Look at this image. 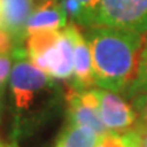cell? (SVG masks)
Returning <instances> with one entry per match:
<instances>
[{
	"mask_svg": "<svg viewBox=\"0 0 147 147\" xmlns=\"http://www.w3.org/2000/svg\"><path fill=\"white\" fill-rule=\"evenodd\" d=\"M10 75L11 113L14 136L32 134L44 125L60 108L63 93L56 79L36 67L27 59L25 48L12 52Z\"/></svg>",
	"mask_w": 147,
	"mask_h": 147,
	"instance_id": "cell-1",
	"label": "cell"
},
{
	"mask_svg": "<svg viewBox=\"0 0 147 147\" xmlns=\"http://www.w3.org/2000/svg\"><path fill=\"white\" fill-rule=\"evenodd\" d=\"M95 86L121 93L135 79L143 51V36L109 26L84 27Z\"/></svg>",
	"mask_w": 147,
	"mask_h": 147,
	"instance_id": "cell-2",
	"label": "cell"
},
{
	"mask_svg": "<svg viewBox=\"0 0 147 147\" xmlns=\"http://www.w3.org/2000/svg\"><path fill=\"white\" fill-rule=\"evenodd\" d=\"M78 25L61 30H41L27 34L25 51L36 67L56 80H68L74 71V36Z\"/></svg>",
	"mask_w": 147,
	"mask_h": 147,
	"instance_id": "cell-3",
	"label": "cell"
},
{
	"mask_svg": "<svg viewBox=\"0 0 147 147\" xmlns=\"http://www.w3.org/2000/svg\"><path fill=\"white\" fill-rule=\"evenodd\" d=\"M95 26L147 34V0H101Z\"/></svg>",
	"mask_w": 147,
	"mask_h": 147,
	"instance_id": "cell-4",
	"label": "cell"
},
{
	"mask_svg": "<svg viewBox=\"0 0 147 147\" xmlns=\"http://www.w3.org/2000/svg\"><path fill=\"white\" fill-rule=\"evenodd\" d=\"M98 100L101 120L110 132L124 134L135 128L138 113L134 106L121 97L120 93L105 89H94Z\"/></svg>",
	"mask_w": 147,
	"mask_h": 147,
	"instance_id": "cell-5",
	"label": "cell"
},
{
	"mask_svg": "<svg viewBox=\"0 0 147 147\" xmlns=\"http://www.w3.org/2000/svg\"><path fill=\"white\" fill-rule=\"evenodd\" d=\"M64 100L67 104V119L68 123L75 125L89 127L100 136L109 132L101 120L98 100L94 89L75 90L71 89L65 93Z\"/></svg>",
	"mask_w": 147,
	"mask_h": 147,
	"instance_id": "cell-6",
	"label": "cell"
},
{
	"mask_svg": "<svg viewBox=\"0 0 147 147\" xmlns=\"http://www.w3.org/2000/svg\"><path fill=\"white\" fill-rule=\"evenodd\" d=\"M33 4L34 0H0V18L3 27L14 40L16 48L25 47L26 27L32 15Z\"/></svg>",
	"mask_w": 147,
	"mask_h": 147,
	"instance_id": "cell-7",
	"label": "cell"
},
{
	"mask_svg": "<svg viewBox=\"0 0 147 147\" xmlns=\"http://www.w3.org/2000/svg\"><path fill=\"white\" fill-rule=\"evenodd\" d=\"M68 25L63 0H34L32 15L26 27L27 34L41 30H61Z\"/></svg>",
	"mask_w": 147,
	"mask_h": 147,
	"instance_id": "cell-8",
	"label": "cell"
},
{
	"mask_svg": "<svg viewBox=\"0 0 147 147\" xmlns=\"http://www.w3.org/2000/svg\"><path fill=\"white\" fill-rule=\"evenodd\" d=\"M69 80L75 90H89L95 86L90 47L78 26L74 36V71Z\"/></svg>",
	"mask_w": 147,
	"mask_h": 147,
	"instance_id": "cell-9",
	"label": "cell"
},
{
	"mask_svg": "<svg viewBox=\"0 0 147 147\" xmlns=\"http://www.w3.org/2000/svg\"><path fill=\"white\" fill-rule=\"evenodd\" d=\"M100 135L89 127L67 123L59 134L55 147H95Z\"/></svg>",
	"mask_w": 147,
	"mask_h": 147,
	"instance_id": "cell-10",
	"label": "cell"
},
{
	"mask_svg": "<svg viewBox=\"0 0 147 147\" xmlns=\"http://www.w3.org/2000/svg\"><path fill=\"white\" fill-rule=\"evenodd\" d=\"M147 93V38L143 44V51L140 55V61L138 67V72L132 83L128 86V89L124 91V94L132 100L136 95L146 94Z\"/></svg>",
	"mask_w": 147,
	"mask_h": 147,
	"instance_id": "cell-11",
	"label": "cell"
},
{
	"mask_svg": "<svg viewBox=\"0 0 147 147\" xmlns=\"http://www.w3.org/2000/svg\"><path fill=\"white\" fill-rule=\"evenodd\" d=\"M14 64L12 53H0V104L3 101L7 84L10 83V75Z\"/></svg>",
	"mask_w": 147,
	"mask_h": 147,
	"instance_id": "cell-12",
	"label": "cell"
},
{
	"mask_svg": "<svg viewBox=\"0 0 147 147\" xmlns=\"http://www.w3.org/2000/svg\"><path fill=\"white\" fill-rule=\"evenodd\" d=\"M134 109L138 113V123L135 127L147 128V93L146 94L136 95L131 100Z\"/></svg>",
	"mask_w": 147,
	"mask_h": 147,
	"instance_id": "cell-13",
	"label": "cell"
},
{
	"mask_svg": "<svg viewBox=\"0 0 147 147\" xmlns=\"http://www.w3.org/2000/svg\"><path fill=\"white\" fill-rule=\"evenodd\" d=\"M76 1L84 11V18H86V26L84 27L95 26L98 5H100L101 0H76Z\"/></svg>",
	"mask_w": 147,
	"mask_h": 147,
	"instance_id": "cell-14",
	"label": "cell"
},
{
	"mask_svg": "<svg viewBox=\"0 0 147 147\" xmlns=\"http://www.w3.org/2000/svg\"><path fill=\"white\" fill-rule=\"evenodd\" d=\"M95 147H129L123 134L117 132H106L102 136H100Z\"/></svg>",
	"mask_w": 147,
	"mask_h": 147,
	"instance_id": "cell-15",
	"label": "cell"
},
{
	"mask_svg": "<svg viewBox=\"0 0 147 147\" xmlns=\"http://www.w3.org/2000/svg\"><path fill=\"white\" fill-rule=\"evenodd\" d=\"M139 135H140V147H147V128H140V127H135Z\"/></svg>",
	"mask_w": 147,
	"mask_h": 147,
	"instance_id": "cell-16",
	"label": "cell"
},
{
	"mask_svg": "<svg viewBox=\"0 0 147 147\" xmlns=\"http://www.w3.org/2000/svg\"><path fill=\"white\" fill-rule=\"evenodd\" d=\"M0 147H18L15 143H5L0 140Z\"/></svg>",
	"mask_w": 147,
	"mask_h": 147,
	"instance_id": "cell-17",
	"label": "cell"
},
{
	"mask_svg": "<svg viewBox=\"0 0 147 147\" xmlns=\"http://www.w3.org/2000/svg\"><path fill=\"white\" fill-rule=\"evenodd\" d=\"M1 29H4V27H3V22H1V18H0V30H1Z\"/></svg>",
	"mask_w": 147,
	"mask_h": 147,
	"instance_id": "cell-18",
	"label": "cell"
}]
</instances>
